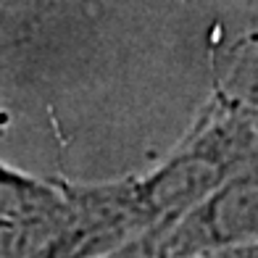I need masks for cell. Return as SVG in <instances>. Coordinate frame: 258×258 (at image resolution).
Segmentation results:
<instances>
[{"label": "cell", "mask_w": 258, "mask_h": 258, "mask_svg": "<svg viewBox=\"0 0 258 258\" xmlns=\"http://www.w3.org/2000/svg\"><path fill=\"white\" fill-rule=\"evenodd\" d=\"M255 190L253 182H237L190 206L163 229H150L158 258H203L240 245H255Z\"/></svg>", "instance_id": "cell-2"}, {"label": "cell", "mask_w": 258, "mask_h": 258, "mask_svg": "<svg viewBox=\"0 0 258 258\" xmlns=\"http://www.w3.org/2000/svg\"><path fill=\"white\" fill-rule=\"evenodd\" d=\"M95 258H158V255H156L153 237H150V234L145 232V234H140V237H135V240L124 242L121 248L108 250V253L95 255Z\"/></svg>", "instance_id": "cell-3"}, {"label": "cell", "mask_w": 258, "mask_h": 258, "mask_svg": "<svg viewBox=\"0 0 258 258\" xmlns=\"http://www.w3.org/2000/svg\"><path fill=\"white\" fill-rule=\"evenodd\" d=\"M145 234L132 195H66L53 208L0 219V258H95Z\"/></svg>", "instance_id": "cell-1"}, {"label": "cell", "mask_w": 258, "mask_h": 258, "mask_svg": "<svg viewBox=\"0 0 258 258\" xmlns=\"http://www.w3.org/2000/svg\"><path fill=\"white\" fill-rule=\"evenodd\" d=\"M203 258H258V242L229 248V250H221V253H211V255H203Z\"/></svg>", "instance_id": "cell-4"}]
</instances>
